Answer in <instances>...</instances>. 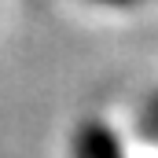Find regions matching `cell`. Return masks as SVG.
Segmentation results:
<instances>
[{"instance_id": "obj_1", "label": "cell", "mask_w": 158, "mask_h": 158, "mask_svg": "<svg viewBox=\"0 0 158 158\" xmlns=\"http://www.w3.org/2000/svg\"><path fill=\"white\" fill-rule=\"evenodd\" d=\"M74 158H125L118 132L107 121H81L74 132Z\"/></svg>"}, {"instance_id": "obj_3", "label": "cell", "mask_w": 158, "mask_h": 158, "mask_svg": "<svg viewBox=\"0 0 158 158\" xmlns=\"http://www.w3.org/2000/svg\"><path fill=\"white\" fill-rule=\"evenodd\" d=\"M96 4H107V7H136L143 0H96Z\"/></svg>"}, {"instance_id": "obj_2", "label": "cell", "mask_w": 158, "mask_h": 158, "mask_svg": "<svg viewBox=\"0 0 158 158\" xmlns=\"http://www.w3.org/2000/svg\"><path fill=\"white\" fill-rule=\"evenodd\" d=\"M140 129H143V132H151V136H158V96H155V103L143 110V118H140Z\"/></svg>"}]
</instances>
